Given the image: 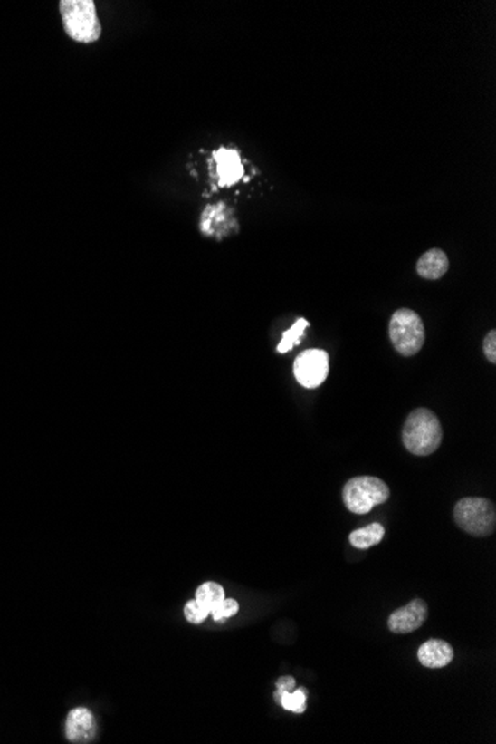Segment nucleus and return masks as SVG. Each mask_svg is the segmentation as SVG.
<instances>
[{
  "label": "nucleus",
  "instance_id": "obj_1",
  "mask_svg": "<svg viewBox=\"0 0 496 744\" xmlns=\"http://www.w3.org/2000/svg\"><path fill=\"white\" fill-rule=\"evenodd\" d=\"M443 440L442 424L430 409H415L403 427V444L412 455L428 457L440 448Z\"/></svg>",
  "mask_w": 496,
  "mask_h": 744
},
{
  "label": "nucleus",
  "instance_id": "obj_2",
  "mask_svg": "<svg viewBox=\"0 0 496 744\" xmlns=\"http://www.w3.org/2000/svg\"><path fill=\"white\" fill-rule=\"evenodd\" d=\"M62 25L67 36L79 43H92L101 36V24L92 0H62Z\"/></svg>",
  "mask_w": 496,
  "mask_h": 744
},
{
  "label": "nucleus",
  "instance_id": "obj_3",
  "mask_svg": "<svg viewBox=\"0 0 496 744\" xmlns=\"http://www.w3.org/2000/svg\"><path fill=\"white\" fill-rule=\"evenodd\" d=\"M453 518L459 529L477 538L489 536L495 532V506L486 498H463L455 506Z\"/></svg>",
  "mask_w": 496,
  "mask_h": 744
},
{
  "label": "nucleus",
  "instance_id": "obj_4",
  "mask_svg": "<svg viewBox=\"0 0 496 744\" xmlns=\"http://www.w3.org/2000/svg\"><path fill=\"white\" fill-rule=\"evenodd\" d=\"M389 339L398 354L412 357L425 343V325L412 309H398L389 320Z\"/></svg>",
  "mask_w": 496,
  "mask_h": 744
},
{
  "label": "nucleus",
  "instance_id": "obj_5",
  "mask_svg": "<svg viewBox=\"0 0 496 744\" xmlns=\"http://www.w3.org/2000/svg\"><path fill=\"white\" fill-rule=\"evenodd\" d=\"M342 497L345 506L351 513L367 514L373 507L388 501L389 488L381 478L361 476L348 481Z\"/></svg>",
  "mask_w": 496,
  "mask_h": 744
},
{
  "label": "nucleus",
  "instance_id": "obj_6",
  "mask_svg": "<svg viewBox=\"0 0 496 744\" xmlns=\"http://www.w3.org/2000/svg\"><path fill=\"white\" fill-rule=\"evenodd\" d=\"M329 374V355L321 350H306L294 362V376L305 388H317Z\"/></svg>",
  "mask_w": 496,
  "mask_h": 744
},
{
  "label": "nucleus",
  "instance_id": "obj_7",
  "mask_svg": "<svg viewBox=\"0 0 496 744\" xmlns=\"http://www.w3.org/2000/svg\"><path fill=\"white\" fill-rule=\"evenodd\" d=\"M199 227H201V234L205 237L224 239V237L238 232L240 225L236 222L234 211L224 202H219L215 206L205 207V210L201 214Z\"/></svg>",
  "mask_w": 496,
  "mask_h": 744
},
{
  "label": "nucleus",
  "instance_id": "obj_8",
  "mask_svg": "<svg viewBox=\"0 0 496 744\" xmlns=\"http://www.w3.org/2000/svg\"><path fill=\"white\" fill-rule=\"evenodd\" d=\"M428 618V604L416 597L405 608L394 611L388 618V627L393 633L407 634L416 632Z\"/></svg>",
  "mask_w": 496,
  "mask_h": 744
},
{
  "label": "nucleus",
  "instance_id": "obj_9",
  "mask_svg": "<svg viewBox=\"0 0 496 744\" xmlns=\"http://www.w3.org/2000/svg\"><path fill=\"white\" fill-rule=\"evenodd\" d=\"M96 720L91 711L76 708L67 715L66 737L72 743H88L96 737Z\"/></svg>",
  "mask_w": 496,
  "mask_h": 744
},
{
  "label": "nucleus",
  "instance_id": "obj_10",
  "mask_svg": "<svg viewBox=\"0 0 496 744\" xmlns=\"http://www.w3.org/2000/svg\"><path fill=\"white\" fill-rule=\"evenodd\" d=\"M215 174L219 179L220 188L235 185L244 176V167L241 162L240 153L234 149H219L215 152Z\"/></svg>",
  "mask_w": 496,
  "mask_h": 744
},
{
  "label": "nucleus",
  "instance_id": "obj_11",
  "mask_svg": "<svg viewBox=\"0 0 496 744\" xmlns=\"http://www.w3.org/2000/svg\"><path fill=\"white\" fill-rule=\"evenodd\" d=\"M453 655V648L442 639H430L422 643L418 650L419 662L428 669H443L449 666Z\"/></svg>",
  "mask_w": 496,
  "mask_h": 744
},
{
  "label": "nucleus",
  "instance_id": "obj_12",
  "mask_svg": "<svg viewBox=\"0 0 496 744\" xmlns=\"http://www.w3.org/2000/svg\"><path fill=\"white\" fill-rule=\"evenodd\" d=\"M416 271L425 280H440L449 271V259L440 248H433L421 256L416 264Z\"/></svg>",
  "mask_w": 496,
  "mask_h": 744
},
{
  "label": "nucleus",
  "instance_id": "obj_13",
  "mask_svg": "<svg viewBox=\"0 0 496 744\" xmlns=\"http://www.w3.org/2000/svg\"><path fill=\"white\" fill-rule=\"evenodd\" d=\"M384 536L385 527H382L381 523H372L368 527L351 532L349 543H351L352 547L366 550V548L377 546L384 539Z\"/></svg>",
  "mask_w": 496,
  "mask_h": 744
},
{
  "label": "nucleus",
  "instance_id": "obj_14",
  "mask_svg": "<svg viewBox=\"0 0 496 744\" xmlns=\"http://www.w3.org/2000/svg\"><path fill=\"white\" fill-rule=\"evenodd\" d=\"M195 599H196L198 604L213 611L220 602L226 599V594H224V590L222 585L210 581V583H204V585H199L198 590H196V594H195Z\"/></svg>",
  "mask_w": 496,
  "mask_h": 744
},
{
  "label": "nucleus",
  "instance_id": "obj_15",
  "mask_svg": "<svg viewBox=\"0 0 496 744\" xmlns=\"http://www.w3.org/2000/svg\"><path fill=\"white\" fill-rule=\"evenodd\" d=\"M310 325V323L305 320V318H299L293 325H291V329L287 330L282 334V339L280 343H278L277 351L280 354H286V353H290V351L293 350L294 346L299 345L300 343V337L303 336V332H305L306 327Z\"/></svg>",
  "mask_w": 496,
  "mask_h": 744
},
{
  "label": "nucleus",
  "instance_id": "obj_16",
  "mask_svg": "<svg viewBox=\"0 0 496 744\" xmlns=\"http://www.w3.org/2000/svg\"><path fill=\"white\" fill-rule=\"evenodd\" d=\"M306 697H308V691L305 688H298L293 691H284L280 697V704L286 710L293 711V713H303L306 710Z\"/></svg>",
  "mask_w": 496,
  "mask_h": 744
},
{
  "label": "nucleus",
  "instance_id": "obj_17",
  "mask_svg": "<svg viewBox=\"0 0 496 744\" xmlns=\"http://www.w3.org/2000/svg\"><path fill=\"white\" fill-rule=\"evenodd\" d=\"M183 613H185V618H186L189 623H192V624H201L203 621L207 620L211 611L205 608V606H203V604H198L196 599H192V601L187 602Z\"/></svg>",
  "mask_w": 496,
  "mask_h": 744
},
{
  "label": "nucleus",
  "instance_id": "obj_18",
  "mask_svg": "<svg viewBox=\"0 0 496 744\" xmlns=\"http://www.w3.org/2000/svg\"><path fill=\"white\" fill-rule=\"evenodd\" d=\"M238 611H240L238 602L234 601V599H224V601L220 602V604L211 611V615H213V620L222 621L234 617V615L238 614Z\"/></svg>",
  "mask_w": 496,
  "mask_h": 744
},
{
  "label": "nucleus",
  "instance_id": "obj_19",
  "mask_svg": "<svg viewBox=\"0 0 496 744\" xmlns=\"http://www.w3.org/2000/svg\"><path fill=\"white\" fill-rule=\"evenodd\" d=\"M484 357L488 358V362L495 364L496 362V330H491L483 341Z\"/></svg>",
  "mask_w": 496,
  "mask_h": 744
},
{
  "label": "nucleus",
  "instance_id": "obj_20",
  "mask_svg": "<svg viewBox=\"0 0 496 744\" xmlns=\"http://www.w3.org/2000/svg\"><path fill=\"white\" fill-rule=\"evenodd\" d=\"M275 685H277V691H275L273 697H275V700L280 703V697H281L282 692L293 691L296 681H294V678H291V676H282V678L278 679Z\"/></svg>",
  "mask_w": 496,
  "mask_h": 744
}]
</instances>
